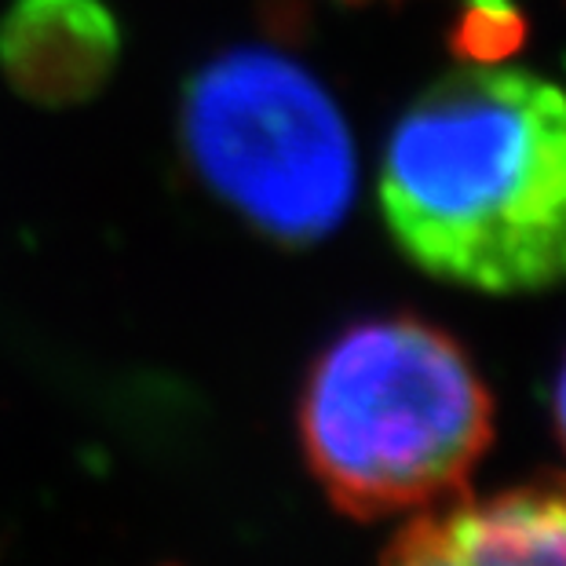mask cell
<instances>
[{"label": "cell", "instance_id": "5b68a950", "mask_svg": "<svg viewBox=\"0 0 566 566\" xmlns=\"http://www.w3.org/2000/svg\"><path fill=\"white\" fill-rule=\"evenodd\" d=\"M117 59L122 27L103 0H11L0 19V70L27 103L92 99Z\"/></svg>", "mask_w": 566, "mask_h": 566}, {"label": "cell", "instance_id": "3957f363", "mask_svg": "<svg viewBox=\"0 0 566 566\" xmlns=\"http://www.w3.org/2000/svg\"><path fill=\"white\" fill-rule=\"evenodd\" d=\"M179 143L201 187L271 242L311 245L352 209L344 114L318 77L271 48H234L187 81Z\"/></svg>", "mask_w": 566, "mask_h": 566}, {"label": "cell", "instance_id": "8992f818", "mask_svg": "<svg viewBox=\"0 0 566 566\" xmlns=\"http://www.w3.org/2000/svg\"><path fill=\"white\" fill-rule=\"evenodd\" d=\"M526 22L512 0H468L457 19L453 44L464 63H504L523 44Z\"/></svg>", "mask_w": 566, "mask_h": 566}, {"label": "cell", "instance_id": "52a82bcc", "mask_svg": "<svg viewBox=\"0 0 566 566\" xmlns=\"http://www.w3.org/2000/svg\"><path fill=\"white\" fill-rule=\"evenodd\" d=\"M552 409H556V428H559V439L566 446V358H563V369H559V380H556V402H552Z\"/></svg>", "mask_w": 566, "mask_h": 566}, {"label": "cell", "instance_id": "277c9868", "mask_svg": "<svg viewBox=\"0 0 566 566\" xmlns=\"http://www.w3.org/2000/svg\"><path fill=\"white\" fill-rule=\"evenodd\" d=\"M380 566H566V479L420 515Z\"/></svg>", "mask_w": 566, "mask_h": 566}, {"label": "cell", "instance_id": "ba28073f", "mask_svg": "<svg viewBox=\"0 0 566 566\" xmlns=\"http://www.w3.org/2000/svg\"><path fill=\"white\" fill-rule=\"evenodd\" d=\"M352 4H369V0H352Z\"/></svg>", "mask_w": 566, "mask_h": 566}, {"label": "cell", "instance_id": "7a4b0ae2", "mask_svg": "<svg viewBox=\"0 0 566 566\" xmlns=\"http://www.w3.org/2000/svg\"><path fill=\"white\" fill-rule=\"evenodd\" d=\"M307 464L352 520L468 497L493 439V399L450 333L413 315L344 329L300 399Z\"/></svg>", "mask_w": 566, "mask_h": 566}, {"label": "cell", "instance_id": "6da1fadb", "mask_svg": "<svg viewBox=\"0 0 566 566\" xmlns=\"http://www.w3.org/2000/svg\"><path fill=\"white\" fill-rule=\"evenodd\" d=\"M380 212L420 271L483 293L566 282V92L464 63L395 122Z\"/></svg>", "mask_w": 566, "mask_h": 566}]
</instances>
